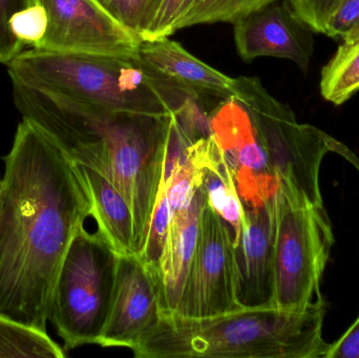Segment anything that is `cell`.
<instances>
[{
	"mask_svg": "<svg viewBox=\"0 0 359 358\" xmlns=\"http://www.w3.org/2000/svg\"><path fill=\"white\" fill-rule=\"evenodd\" d=\"M0 185V313L46 330L59 270L92 216L80 168L48 132L22 119Z\"/></svg>",
	"mask_w": 359,
	"mask_h": 358,
	"instance_id": "cell-1",
	"label": "cell"
},
{
	"mask_svg": "<svg viewBox=\"0 0 359 358\" xmlns=\"http://www.w3.org/2000/svg\"><path fill=\"white\" fill-rule=\"evenodd\" d=\"M15 106L78 165L100 172L130 204L140 252L163 170L168 117L109 113L13 82Z\"/></svg>",
	"mask_w": 359,
	"mask_h": 358,
	"instance_id": "cell-2",
	"label": "cell"
},
{
	"mask_svg": "<svg viewBox=\"0 0 359 358\" xmlns=\"http://www.w3.org/2000/svg\"><path fill=\"white\" fill-rule=\"evenodd\" d=\"M324 300L303 311L255 307L206 319L160 315L137 358H325Z\"/></svg>",
	"mask_w": 359,
	"mask_h": 358,
	"instance_id": "cell-3",
	"label": "cell"
},
{
	"mask_svg": "<svg viewBox=\"0 0 359 358\" xmlns=\"http://www.w3.org/2000/svg\"><path fill=\"white\" fill-rule=\"evenodd\" d=\"M8 71L12 82L109 113L168 117L190 97L139 59L31 48L21 50Z\"/></svg>",
	"mask_w": 359,
	"mask_h": 358,
	"instance_id": "cell-4",
	"label": "cell"
},
{
	"mask_svg": "<svg viewBox=\"0 0 359 358\" xmlns=\"http://www.w3.org/2000/svg\"><path fill=\"white\" fill-rule=\"evenodd\" d=\"M233 97L248 111L278 180L306 203L324 206L320 170L327 153H339L359 170L351 151L323 130L299 123L292 109L274 98L259 78H236Z\"/></svg>",
	"mask_w": 359,
	"mask_h": 358,
	"instance_id": "cell-5",
	"label": "cell"
},
{
	"mask_svg": "<svg viewBox=\"0 0 359 358\" xmlns=\"http://www.w3.org/2000/svg\"><path fill=\"white\" fill-rule=\"evenodd\" d=\"M333 244L324 206L306 203L278 180L273 195V307L303 311L323 300L320 283Z\"/></svg>",
	"mask_w": 359,
	"mask_h": 358,
	"instance_id": "cell-6",
	"label": "cell"
},
{
	"mask_svg": "<svg viewBox=\"0 0 359 358\" xmlns=\"http://www.w3.org/2000/svg\"><path fill=\"white\" fill-rule=\"evenodd\" d=\"M118 254L96 231L81 227L59 270L48 322L65 352L98 345L109 312Z\"/></svg>",
	"mask_w": 359,
	"mask_h": 358,
	"instance_id": "cell-7",
	"label": "cell"
},
{
	"mask_svg": "<svg viewBox=\"0 0 359 358\" xmlns=\"http://www.w3.org/2000/svg\"><path fill=\"white\" fill-rule=\"evenodd\" d=\"M234 240L231 227L206 202L194 262L175 315L206 319L245 308L238 298Z\"/></svg>",
	"mask_w": 359,
	"mask_h": 358,
	"instance_id": "cell-8",
	"label": "cell"
},
{
	"mask_svg": "<svg viewBox=\"0 0 359 358\" xmlns=\"http://www.w3.org/2000/svg\"><path fill=\"white\" fill-rule=\"evenodd\" d=\"M36 4L46 12V29L32 48L139 59L142 40L102 0H36Z\"/></svg>",
	"mask_w": 359,
	"mask_h": 358,
	"instance_id": "cell-9",
	"label": "cell"
},
{
	"mask_svg": "<svg viewBox=\"0 0 359 358\" xmlns=\"http://www.w3.org/2000/svg\"><path fill=\"white\" fill-rule=\"evenodd\" d=\"M209 117L211 135L233 176L243 205H259L271 199L278 178L244 105L233 96L224 99Z\"/></svg>",
	"mask_w": 359,
	"mask_h": 358,
	"instance_id": "cell-10",
	"label": "cell"
},
{
	"mask_svg": "<svg viewBox=\"0 0 359 358\" xmlns=\"http://www.w3.org/2000/svg\"><path fill=\"white\" fill-rule=\"evenodd\" d=\"M159 317V294L151 269L138 254H118L109 312L98 346L133 350Z\"/></svg>",
	"mask_w": 359,
	"mask_h": 358,
	"instance_id": "cell-11",
	"label": "cell"
},
{
	"mask_svg": "<svg viewBox=\"0 0 359 358\" xmlns=\"http://www.w3.org/2000/svg\"><path fill=\"white\" fill-rule=\"evenodd\" d=\"M234 42L245 62L259 57L292 61L309 69L314 52L313 31L295 14L289 0H280L236 21Z\"/></svg>",
	"mask_w": 359,
	"mask_h": 358,
	"instance_id": "cell-12",
	"label": "cell"
},
{
	"mask_svg": "<svg viewBox=\"0 0 359 358\" xmlns=\"http://www.w3.org/2000/svg\"><path fill=\"white\" fill-rule=\"evenodd\" d=\"M236 242L238 298L247 308L273 307V197L259 205H243Z\"/></svg>",
	"mask_w": 359,
	"mask_h": 358,
	"instance_id": "cell-13",
	"label": "cell"
},
{
	"mask_svg": "<svg viewBox=\"0 0 359 358\" xmlns=\"http://www.w3.org/2000/svg\"><path fill=\"white\" fill-rule=\"evenodd\" d=\"M207 202L204 185L196 187L189 203L170 222L163 252L153 273L159 294L160 315H176L194 262L201 216Z\"/></svg>",
	"mask_w": 359,
	"mask_h": 358,
	"instance_id": "cell-14",
	"label": "cell"
},
{
	"mask_svg": "<svg viewBox=\"0 0 359 358\" xmlns=\"http://www.w3.org/2000/svg\"><path fill=\"white\" fill-rule=\"evenodd\" d=\"M139 60L160 79L190 96L221 100L233 96L236 78L203 62L170 37L141 41Z\"/></svg>",
	"mask_w": 359,
	"mask_h": 358,
	"instance_id": "cell-15",
	"label": "cell"
},
{
	"mask_svg": "<svg viewBox=\"0 0 359 358\" xmlns=\"http://www.w3.org/2000/svg\"><path fill=\"white\" fill-rule=\"evenodd\" d=\"M78 167L90 191L97 231L116 254H137L134 216L124 195L100 172L88 166Z\"/></svg>",
	"mask_w": 359,
	"mask_h": 358,
	"instance_id": "cell-16",
	"label": "cell"
},
{
	"mask_svg": "<svg viewBox=\"0 0 359 358\" xmlns=\"http://www.w3.org/2000/svg\"><path fill=\"white\" fill-rule=\"evenodd\" d=\"M203 185L209 205L233 230L236 245L242 229L244 207L233 176L211 132L204 146Z\"/></svg>",
	"mask_w": 359,
	"mask_h": 358,
	"instance_id": "cell-17",
	"label": "cell"
},
{
	"mask_svg": "<svg viewBox=\"0 0 359 358\" xmlns=\"http://www.w3.org/2000/svg\"><path fill=\"white\" fill-rule=\"evenodd\" d=\"M359 90V35L343 40L334 56L325 65L320 92L335 105L347 102Z\"/></svg>",
	"mask_w": 359,
	"mask_h": 358,
	"instance_id": "cell-18",
	"label": "cell"
},
{
	"mask_svg": "<svg viewBox=\"0 0 359 358\" xmlns=\"http://www.w3.org/2000/svg\"><path fill=\"white\" fill-rule=\"evenodd\" d=\"M46 330L0 313V358H65Z\"/></svg>",
	"mask_w": 359,
	"mask_h": 358,
	"instance_id": "cell-19",
	"label": "cell"
},
{
	"mask_svg": "<svg viewBox=\"0 0 359 358\" xmlns=\"http://www.w3.org/2000/svg\"><path fill=\"white\" fill-rule=\"evenodd\" d=\"M280 0H196L182 15L174 32L211 23H236Z\"/></svg>",
	"mask_w": 359,
	"mask_h": 358,
	"instance_id": "cell-20",
	"label": "cell"
},
{
	"mask_svg": "<svg viewBox=\"0 0 359 358\" xmlns=\"http://www.w3.org/2000/svg\"><path fill=\"white\" fill-rule=\"evenodd\" d=\"M163 0H102L109 11L124 25L143 35L155 18Z\"/></svg>",
	"mask_w": 359,
	"mask_h": 358,
	"instance_id": "cell-21",
	"label": "cell"
},
{
	"mask_svg": "<svg viewBox=\"0 0 359 358\" xmlns=\"http://www.w3.org/2000/svg\"><path fill=\"white\" fill-rule=\"evenodd\" d=\"M36 0H0V63L8 65L25 43L13 31V18L18 13L35 6Z\"/></svg>",
	"mask_w": 359,
	"mask_h": 358,
	"instance_id": "cell-22",
	"label": "cell"
},
{
	"mask_svg": "<svg viewBox=\"0 0 359 358\" xmlns=\"http://www.w3.org/2000/svg\"><path fill=\"white\" fill-rule=\"evenodd\" d=\"M194 0H163L155 18L141 36L142 41L170 37L182 15L191 6Z\"/></svg>",
	"mask_w": 359,
	"mask_h": 358,
	"instance_id": "cell-23",
	"label": "cell"
},
{
	"mask_svg": "<svg viewBox=\"0 0 359 358\" xmlns=\"http://www.w3.org/2000/svg\"><path fill=\"white\" fill-rule=\"evenodd\" d=\"M295 14L313 31L324 34L331 15L343 0H289Z\"/></svg>",
	"mask_w": 359,
	"mask_h": 358,
	"instance_id": "cell-24",
	"label": "cell"
},
{
	"mask_svg": "<svg viewBox=\"0 0 359 358\" xmlns=\"http://www.w3.org/2000/svg\"><path fill=\"white\" fill-rule=\"evenodd\" d=\"M359 31V0H344L331 15L323 35L345 40Z\"/></svg>",
	"mask_w": 359,
	"mask_h": 358,
	"instance_id": "cell-25",
	"label": "cell"
},
{
	"mask_svg": "<svg viewBox=\"0 0 359 358\" xmlns=\"http://www.w3.org/2000/svg\"><path fill=\"white\" fill-rule=\"evenodd\" d=\"M12 27L13 31L25 46L29 44L34 46L46 33V12L39 4H35L18 13L13 18Z\"/></svg>",
	"mask_w": 359,
	"mask_h": 358,
	"instance_id": "cell-26",
	"label": "cell"
},
{
	"mask_svg": "<svg viewBox=\"0 0 359 358\" xmlns=\"http://www.w3.org/2000/svg\"><path fill=\"white\" fill-rule=\"evenodd\" d=\"M325 358H359V317L337 343L330 345Z\"/></svg>",
	"mask_w": 359,
	"mask_h": 358,
	"instance_id": "cell-27",
	"label": "cell"
},
{
	"mask_svg": "<svg viewBox=\"0 0 359 358\" xmlns=\"http://www.w3.org/2000/svg\"><path fill=\"white\" fill-rule=\"evenodd\" d=\"M356 35H359V31L358 32V33L354 34V35L350 36L349 38L354 37V36H356ZM349 38H347V39H349Z\"/></svg>",
	"mask_w": 359,
	"mask_h": 358,
	"instance_id": "cell-28",
	"label": "cell"
},
{
	"mask_svg": "<svg viewBox=\"0 0 359 358\" xmlns=\"http://www.w3.org/2000/svg\"><path fill=\"white\" fill-rule=\"evenodd\" d=\"M0 185H1V178H0Z\"/></svg>",
	"mask_w": 359,
	"mask_h": 358,
	"instance_id": "cell-29",
	"label": "cell"
},
{
	"mask_svg": "<svg viewBox=\"0 0 359 358\" xmlns=\"http://www.w3.org/2000/svg\"><path fill=\"white\" fill-rule=\"evenodd\" d=\"M194 1H196V0H194ZM194 2H192V4H194Z\"/></svg>",
	"mask_w": 359,
	"mask_h": 358,
	"instance_id": "cell-30",
	"label": "cell"
},
{
	"mask_svg": "<svg viewBox=\"0 0 359 358\" xmlns=\"http://www.w3.org/2000/svg\"><path fill=\"white\" fill-rule=\"evenodd\" d=\"M343 1H344V0H343Z\"/></svg>",
	"mask_w": 359,
	"mask_h": 358,
	"instance_id": "cell-31",
	"label": "cell"
}]
</instances>
